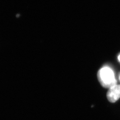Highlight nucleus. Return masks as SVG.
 <instances>
[{
  "instance_id": "1",
  "label": "nucleus",
  "mask_w": 120,
  "mask_h": 120,
  "mask_svg": "<svg viewBox=\"0 0 120 120\" xmlns=\"http://www.w3.org/2000/svg\"><path fill=\"white\" fill-rule=\"evenodd\" d=\"M98 80L103 87L110 89L116 84L114 74L111 69L105 67L100 69L98 73Z\"/></svg>"
},
{
  "instance_id": "2",
  "label": "nucleus",
  "mask_w": 120,
  "mask_h": 120,
  "mask_svg": "<svg viewBox=\"0 0 120 120\" xmlns=\"http://www.w3.org/2000/svg\"><path fill=\"white\" fill-rule=\"evenodd\" d=\"M109 101L114 103L120 98V85H115L109 89L107 94Z\"/></svg>"
},
{
  "instance_id": "3",
  "label": "nucleus",
  "mask_w": 120,
  "mask_h": 120,
  "mask_svg": "<svg viewBox=\"0 0 120 120\" xmlns=\"http://www.w3.org/2000/svg\"><path fill=\"white\" fill-rule=\"evenodd\" d=\"M118 60H119V61L120 62V55L118 56Z\"/></svg>"
},
{
  "instance_id": "4",
  "label": "nucleus",
  "mask_w": 120,
  "mask_h": 120,
  "mask_svg": "<svg viewBox=\"0 0 120 120\" xmlns=\"http://www.w3.org/2000/svg\"></svg>"
}]
</instances>
